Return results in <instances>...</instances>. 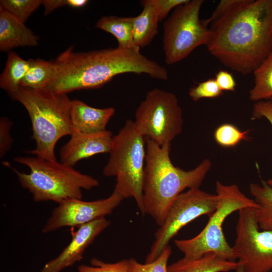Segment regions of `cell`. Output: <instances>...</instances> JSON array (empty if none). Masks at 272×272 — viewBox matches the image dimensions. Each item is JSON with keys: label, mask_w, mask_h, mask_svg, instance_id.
Masks as SVG:
<instances>
[{"label": "cell", "mask_w": 272, "mask_h": 272, "mask_svg": "<svg viewBox=\"0 0 272 272\" xmlns=\"http://www.w3.org/2000/svg\"><path fill=\"white\" fill-rule=\"evenodd\" d=\"M210 53L243 75L272 52V0H250L209 27Z\"/></svg>", "instance_id": "cell-1"}, {"label": "cell", "mask_w": 272, "mask_h": 272, "mask_svg": "<svg viewBox=\"0 0 272 272\" xmlns=\"http://www.w3.org/2000/svg\"><path fill=\"white\" fill-rule=\"evenodd\" d=\"M140 50L117 46L79 53L74 52L70 46L53 61V76L46 89L66 94L97 89L125 73L145 74L155 79L168 80L167 69L143 55Z\"/></svg>", "instance_id": "cell-2"}, {"label": "cell", "mask_w": 272, "mask_h": 272, "mask_svg": "<svg viewBox=\"0 0 272 272\" xmlns=\"http://www.w3.org/2000/svg\"><path fill=\"white\" fill-rule=\"evenodd\" d=\"M146 157L143 181L145 214L160 226L175 198L186 188H199L212 167L209 159L193 169L175 166L170 158L171 143L159 146L146 139Z\"/></svg>", "instance_id": "cell-3"}, {"label": "cell", "mask_w": 272, "mask_h": 272, "mask_svg": "<svg viewBox=\"0 0 272 272\" xmlns=\"http://www.w3.org/2000/svg\"><path fill=\"white\" fill-rule=\"evenodd\" d=\"M27 111L36 148L27 153L45 159L56 161L57 142L73 133L70 116L71 101L66 94L46 89L32 90L19 88L11 95Z\"/></svg>", "instance_id": "cell-4"}, {"label": "cell", "mask_w": 272, "mask_h": 272, "mask_svg": "<svg viewBox=\"0 0 272 272\" xmlns=\"http://www.w3.org/2000/svg\"><path fill=\"white\" fill-rule=\"evenodd\" d=\"M14 161L27 166L30 172L19 171L8 163L5 165L13 171L21 186L28 190L35 202L59 203L69 199H82V189L90 190L99 185L93 177L57 160L34 156H18Z\"/></svg>", "instance_id": "cell-5"}, {"label": "cell", "mask_w": 272, "mask_h": 272, "mask_svg": "<svg viewBox=\"0 0 272 272\" xmlns=\"http://www.w3.org/2000/svg\"><path fill=\"white\" fill-rule=\"evenodd\" d=\"M145 138L128 119L113 136L108 161L103 169L106 177H115L114 189L124 198H133L145 215L143 181L146 157Z\"/></svg>", "instance_id": "cell-6"}, {"label": "cell", "mask_w": 272, "mask_h": 272, "mask_svg": "<svg viewBox=\"0 0 272 272\" xmlns=\"http://www.w3.org/2000/svg\"><path fill=\"white\" fill-rule=\"evenodd\" d=\"M219 205L200 232L188 239H176V247L187 259H196L208 252H214L230 261H235L232 247L228 244L223 231L225 219L233 212L246 208H258L254 201L245 195L235 184L227 185L216 183Z\"/></svg>", "instance_id": "cell-7"}, {"label": "cell", "mask_w": 272, "mask_h": 272, "mask_svg": "<svg viewBox=\"0 0 272 272\" xmlns=\"http://www.w3.org/2000/svg\"><path fill=\"white\" fill-rule=\"evenodd\" d=\"M203 2L189 0L176 7L164 21L163 44L167 64L177 63L196 47L208 44L211 31L199 17Z\"/></svg>", "instance_id": "cell-8"}, {"label": "cell", "mask_w": 272, "mask_h": 272, "mask_svg": "<svg viewBox=\"0 0 272 272\" xmlns=\"http://www.w3.org/2000/svg\"><path fill=\"white\" fill-rule=\"evenodd\" d=\"M135 128L159 146L171 143L182 131V111L176 96L155 88L149 91L135 112Z\"/></svg>", "instance_id": "cell-9"}, {"label": "cell", "mask_w": 272, "mask_h": 272, "mask_svg": "<svg viewBox=\"0 0 272 272\" xmlns=\"http://www.w3.org/2000/svg\"><path fill=\"white\" fill-rule=\"evenodd\" d=\"M219 203L220 198L217 194H210L199 188H190L180 193L172 202L162 224L155 233V239L145 263L155 260L187 224L202 215L211 217Z\"/></svg>", "instance_id": "cell-10"}, {"label": "cell", "mask_w": 272, "mask_h": 272, "mask_svg": "<svg viewBox=\"0 0 272 272\" xmlns=\"http://www.w3.org/2000/svg\"><path fill=\"white\" fill-rule=\"evenodd\" d=\"M256 209L238 211L236 239L232 247L238 259L236 272H269L272 269V231H260Z\"/></svg>", "instance_id": "cell-11"}, {"label": "cell", "mask_w": 272, "mask_h": 272, "mask_svg": "<svg viewBox=\"0 0 272 272\" xmlns=\"http://www.w3.org/2000/svg\"><path fill=\"white\" fill-rule=\"evenodd\" d=\"M124 199L114 189L108 197L86 201L72 198L58 203L43 226L42 232L48 233L64 227H78L111 214Z\"/></svg>", "instance_id": "cell-12"}, {"label": "cell", "mask_w": 272, "mask_h": 272, "mask_svg": "<svg viewBox=\"0 0 272 272\" xmlns=\"http://www.w3.org/2000/svg\"><path fill=\"white\" fill-rule=\"evenodd\" d=\"M110 224L105 217L77 227L72 228L70 243L55 258L48 261L41 272H60L83 258L86 248Z\"/></svg>", "instance_id": "cell-13"}, {"label": "cell", "mask_w": 272, "mask_h": 272, "mask_svg": "<svg viewBox=\"0 0 272 272\" xmlns=\"http://www.w3.org/2000/svg\"><path fill=\"white\" fill-rule=\"evenodd\" d=\"M113 136L107 130L92 133L74 132L60 149V162L73 167L84 159L98 154L109 153Z\"/></svg>", "instance_id": "cell-14"}, {"label": "cell", "mask_w": 272, "mask_h": 272, "mask_svg": "<svg viewBox=\"0 0 272 272\" xmlns=\"http://www.w3.org/2000/svg\"><path fill=\"white\" fill-rule=\"evenodd\" d=\"M115 112V109L112 107L98 108L81 100H73L70 110L73 133H92L104 131Z\"/></svg>", "instance_id": "cell-15"}, {"label": "cell", "mask_w": 272, "mask_h": 272, "mask_svg": "<svg viewBox=\"0 0 272 272\" xmlns=\"http://www.w3.org/2000/svg\"><path fill=\"white\" fill-rule=\"evenodd\" d=\"M39 38L25 23L0 6V50L18 47L36 46Z\"/></svg>", "instance_id": "cell-16"}, {"label": "cell", "mask_w": 272, "mask_h": 272, "mask_svg": "<svg viewBox=\"0 0 272 272\" xmlns=\"http://www.w3.org/2000/svg\"><path fill=\"white\" fill-rule=\"evenodd\" d=\"M237 261L229 260L220 255L208 252L196 259L185 257L168 265L167 272H227L236 270Z\"/></svg>", "instance_id": "cell-17"}, {"label": "cell", "mask_w": 272, "mask_h": 272, "mask_svg": "<svg viewBox=\"0 0 272 272\" xmlns=\"http://www.w3.org/2000/svg\"><path fill=\"white\" fill-rule=\"evenodd\" d=\"M143 6L142 12L134 17L133 40L140 48L151 42L158 33L159 19L154 8L145 1L140 2Z\"/></svg>", "instance_id": "cell-18"}, {"label": "cell", "mask_w": 272, "mask_h": 272, "mask_svg": "<svg viewBox=\"0 0 272 272\" xmlns=\"http://www.w3.org/2000/svg\"><path fill=\"white\" fill-rule=\"evenodd\" d=\"M134 17L104 16L96 23L95 27L113 35L118 42V47L123 49H133L136 46L133 40Z\"/></svg>", "instance_id": "cell-19"}, {"label": "cell", "mask_w": 272, "mask_h": 272, "mask_svg": "<svg viewBox=\"0 0 272 272\" xmlns=\"http://www.w3.org/2000/svg\"><path fill=\"white\" fill-rule=\"evenodd\" d=\"M29 68V60L21 57L16 53L9 52L5 67L0 76V86L10 96L14 94Z\"/></svg>", "instance_id": "cell-20"}, {"label": "cell", "mask_w": 272, "mask_h": 272, "mask_svg": "<svg viewBox=\"0 0 272 272\" xmlns=\"http://www.w3.org/2000/svg\"><path fill=\"white\" fill-rule=\"evenodd\" d=\"M249 191L259 206L256 217L260 229L272 231V187L261 180V184H250Z\"/></svg>", "instance_id": "cell-21"}, {"label": "cell", "mask_w": 272, "mask_h": 272, "mask_svg": "<svg viewBox=\"0 0 272 272\" xmlns=\"http://www.w3.org/2000/svg\"><path fill=\"white\" fill-rule=\"evenodd\" d=\"M28 60L29 68L19 88L32 90L45 89L53 76L54 65L53 61L40 58H30Z\"/></svg>", "instance_id": "cell-22"}, {"label": "cell", "mask_w": 272, "mask_h": 272, "mask_svg": "<svg viewBox=\"0 0 272 272\" xmlns=\"http://www.w3.org/2000/svg\"><path fill=\"white\" fill-rule=\"evenodd\" d=\"M254 86L249 92V99L258 102L272 98V52L253 72Z\"/></svg>", "instance_id": "cell-23"}, {"label": "cell", "mask_w": 272, "mask_h": 272, "mask_svg": "<svg viewBox=\"0 0 272 272\" xmlns=\"http://www.w3.org/2000/svg\"><path fill=\"white\" fill-rule=\"evenodd\" d=\"M249 131V130L241 131L232 124L224 123L216 128L214 139L216 143L223 147H234L242 140H247Z\"/></svg>", "instance_id": "cell-24"}, {"label": "cell", "mask_w": 272, "mask_h": 272, "mask_svg": "<svg viewBox=\"0 0 272 272\" xmlns=\"http://www.w3.org/2000/svg\"><path fill=\"white\" fill-rule=\"evenodd\" d=\"M42 3V0H1L0 6L25 23Z\"/></svg>", "instance_id": "cell-25"}, {"label": "cell", "mask_w": 272, "mask_h": 272, "mask_svg": "<svg viewBox=\"0 0 272 272\" xmlns=\"http://www.w3.org/2000/svg\"><path fill=\"white\" fill-rule=\"evenodd\" d=\"M172 254V248L168 245L153 261L144 264L133 258L129 260L128 272H167V263Z\"/></svg>", "instance_id": "cell-26"}, {"label": "cell", "mask_w": 272, "mask_h": 272, "mask_svg": "<svg viewBox=\"0 0 272 272\" xmlns=\"http://www.w3.org/2000/svg\"><path fill=\"white\" fill-rule=\"evenodd\" d=\"M129 260L123 259L114 263L105 262L93 258L90 265L81 264L78 266V272H128Z\"/></svg>", "instance_id": "cell-27"}, {"label": "cell", "mask_w": 272, "mask_h": 272, "mask_svg": "<svg viewBox=\"0 0 272 272\" xmlns=\"http://www.w3.org/2000/svg\"><path fill=\"white\" fill-rule=\"evenodd\" d=\"M223 91L218 86L215 79H210L198 83L191 87L189 91V95L195 102L202 98H213L220 96Z\"/></svg>", "instance_id": "cell-28"}, {"label": "cell", "mask_w": 272, "mask_h": 272, "mask_svg": "<svg viewBox=\"0 0 272 272\" xmlns=\"http://www.w3.org/2000/svg\"><path fill=\"white\" fill-rule=\"evenodd\" d=\"M250 1L222 0L217 6L211 17L202 21L208 27L209 25L211 27L218 22L229 13L246 4Z\"/></svg>", "instance_id": "cell-29"}, {"label": "cell", "mask_w": 272, "mask_h": 272, "mask_svg": "<svg viewBox=\"0 0 272 272\" xmlns=\"http://www.w3.org/2000/svg\"><path fill=\"white\" fill-rule=\"evenodd\" d=\"M13 122L7 117L0 119V157L3 158L9 151L14 140L10 133Z\"/></svg>", "instance_id": "cell-30"}, {"label": "cell", "mask_w": 272, "mask_h": 272, "mask_svg": "<svg viewBox=\"0 0 272 272\" xmlns=\"http://www.w3.org/2000/svg\"><path fill=\"white\" fill-rule=\"evenodd\" d=\"M155 10L160 22L165 19L169 12L179 5L187 3L189 0H144Z\"/></svg>", "instance_id": "cell-31"}, {"label": "cell", "mask_w": 272, "mask_h": 272, "mask_svg": "<svg viewBox=\"0 0 272 272\" xmlns=\"http://www.w3.org/2000/svg\"><path fill=\"white\" fill-rule=\"evenodd\" d=\"M262 117L266 118L272 125V100L260 101L255 102L253 107L251 119L255 120ZM272 187V179L266 181Z\"/></svg>", "instance_id": "cell-32"}, {"label": "cell", "mask_w": 272, "mask_h": 272, "mask_svg": "<svg viewBox=\"0 0 272 272\" xmlns=\"http://www.w3.org/2000/svg\"><path fill=\"white\" fill-rule=\"evenodd\" d=\"M215 79L222 91H234L235 90L236 82L231 73L225 71H220L216 75Z\"/></svg>", "instance_id": "cell-33"}, {"label": "cell", "mask_w": 272, "mask_h": 272, "mask_svg": "<svg viewBox=\"0 0 272 272\" xmlns=\"http://www.w3.org/2000/svg\"><path fill=\"white\" fill-rule=\"evenodd\" d=\"M44 7V15L47 16L54 10L67 6V0H42Z\"/></svg>", "instance_id": "cell-34"}, {"label": "cell", "mask_w": 272, "mask_h": 272, "mask_svg": "<svg viewBox=\"0 0 272 272\" xmlns=\"http://www.w3.org/2000/svg\"><path fill=\"white\" fill-rule=\"evenodd\" d=\"M87 0H67V6L73 8L84 7L88 3Z\"/></svg>", "instance_id": "cell-35"}, {"label": "cell", "mask_w": 272, "mask_h": 272, "mask_svg": "<svg viewBox=\"0 0 272 272\" xmlns=\"http://www.w3.org/2000/svg\"><path fill=\"white\" fill-rule=\"evenodd\" d=\"M270 100H272V98H271V99Z\"/></svg>", "instance_id": "cell-36"}]
</instances>
